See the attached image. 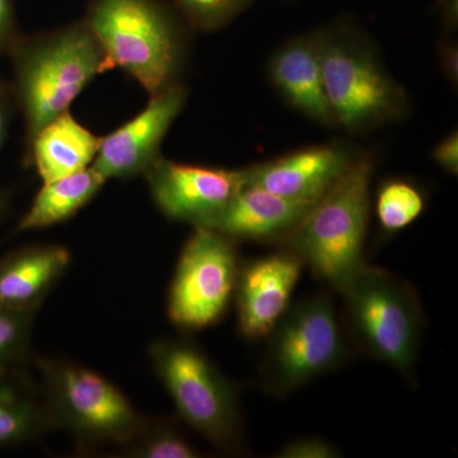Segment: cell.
<instances>
[{"label": "cell", "mask_w": 458, "mask_h": 458, "mask_svg": "<svg viewBox=\"0 0 458 458\" xmlns=\"http://www.w3.org/2000/svg\"><path fill=\"white\" fill-rule=\"evenodd\" d=\"M13 92L26 123V147L44 126L68 113L106 62L86 21L55 31L17 36L8 51Z\"/></svg>", "instance_id": "cell-1"}, {"label": "cell", "mask_w": 458, "mask_h": 458, "mask_svg": "<svg viewBox=\"0 0 458 458\" xmlns=\"http://www.w3.org/2000/svg\"><path fill=\"white\" fill-rule=\"evenodd\" d=\"M373 172L372 157L360 153L336 185L278 242L337 292L367 264L364 245L372 212Z\"/></svg>", "instance_id": "cell-2"}, {"label": "cell", "mask_w": 458, "mask_h": 458, "mask_svg": "<svg viewBox=\"0 0 458 458\" xmlns=\"http://www.w3.org/2000/svg\"><path fill=\"white\" fill-rule=\"evenodd\" d=\"M84 21L104 53L107 72L122 69L149 98L180 83L188 42L156 0H92Z\"/></svg>", "instance_id": "cell-3"}, {"label": "cell", "mask_w": 458, "mask_h": 458, "mask_svg": "<svg viewBox=\"0 0 458 458\" xmlns=\"http://www.w3.org/2000/svg\"><path fill=\"white\" fill-rule=\"evenodd\" d=\"M340 294L349 343L370 360L412 379L426 327L423 303L414 286L391 271L366 264Z\"/></svg>", "instance_id": "cell-4"}, {"label": "cell", "mask_w": 458, "mask_h": 458, "mask_svg": "<svg viewBox=\"0 0 458 458\" xmlns=\"http://www.w3.org/2000/svg\"><path fill=\"white\" fill-rule=\"evenodd\" d=\"M155 372L186 426L227 454L247 452L240 387L189 339L156 340L148 349Z\"/></svg>", "instance_id": "cell-5"}, {"label": "cell", "mask_w": 458, "mask_h": 458, "mask_svg": "<svg viewBox=\"0 0 458 458\" xmlns=\"http://www.w3.org/2000/svg\"><path fill=\"white\" fill-rule=\"evenodd\" d=\"M325 89L336 125L364 132L403 119L410 101L372 42L354 27L335 25L316 32Z\"/></svg>", "instance_id": "cell-6"}, {"label": "cell", "mask_w": 458, "mask_h": 458, "mask_svg": "<svg viewBox=\"0 0 458 458\" xmlns=\"http://www.w3.org/2000/svg\"><path fill=\"white\" fill-rule=\"evenodd\" d=\"M41 393L55 430L73 437L83 450H119L148 417L106 377L65 360L40 358Z\"/></svg>", "instance_id": "cell-7"}, {"label": "cell", "mask_w": 458, "mask_h": 458, "mask_svg": "<svg viewBox=\"0 0 458 458\" xmlns=\"http://www.w3.org/2000/svg\"><path fill=\"white\" fill-rule=\"evenodd\" d=\"M267 337L260 385L271 396H289L351 358V343L328 293L291 304Z\"/></svg>", "instance_id": "cell-8"}, {"label": "cell", "mask_w": 458, "mask_h": 458, "mask_svg": "<svg viewBox=\"0 0 458 458\" xmlns=\"http://www.w3.org/2000/svg\"><path fill=\"white\" fill-rule=\"evenodd\" d=\"M236 241L216 229L194 227L181 251L167 295V315L183 331L218 324L234 297Z\"/></svg>", "instance_id": "cell-9"}, {"label": "cell", "mask_w": 458, "mask_h": 458, "mask_svg": "<svg viewBox=\"0 0 458 458\" xmlns=\"http://www.w3.org/2000/svg\"><path fill=\"white\" fill-rule=\"evenodd\" d=\"M150 197L172 221L203 227L225 209L247 182L245 168L180 164L159 156L146 174Z\"/></svg>", "instance_id": "cell-10"}, {"label": "cell", "mask_w": 458, "mask_h": 458, "mask_svg": "<svg viewBox=\"0 0 458 458\" xmlns=\"http://www.w3.org/2000/svg\"><path fill=\"white\" fill-rule=\"evenodd\" d=\"M188 89L181 83L150 96L140 114L101 138L90 167L105 180H131L144 176L161 156V146L172 123L182 113Z\"/></svg>", "instance_id": "cell-11"}, {"label": "cell", "mask_w": 458, "mask_h": 458, "mask_svg": "<svg viewBox=\"0 0 458 458\" xmlns=\"http://www.w3.org/2000/svg\"><path fill=\"white\" fill-rule=\"evenodd\" d=\"M303 265L286 249L241 264L233 297L241 335L249 340L269 335L291 306Z\"/></svg>", "instance_id": "cell-12"}, {"label": "cell", "mask_w": 458, "mask_h": 458, "mask_svg": "<svg viewBox=\"0 0 458 458\" xmlns=\"http://www.w3.org/2000/svg\"><path fill=\"white\" fill-rule=\"evenodd\" d=\"M360 155L343 144L302 148L246 167V183L283 197L318 201L336 185Z\"/></svg>", "instance_id": "cell-13"}, {"label": "cell", "mask_w": 458, "mask_h": 458, "mask_svg": "<svg viewBox=\"0 0 458 458\" xmlns=\"http://www.w3.org/2000/svg\"><path fill=\"white\" fill-rule=\"evenodd\" d=\"M318 201L286 198L246 183L231 203L203 227L216 229L234 241L278 243Z\"/></svg>", "instance_id": "cell-14"}, {"label": "cell", "mask_w": 458, "mask_h": 458, "mask_svg": "<svg viewBox=\"0 0 458 458\" xmlns=\"http://www.w3.org/2000/svg\"><path fill=\"white\" fill-rule=\"evenodd\" d=\"M267 74L274 89L298 113L321 125H336L325 89L316 32L297 36L274 51Z\"/></svg>", "instance_id": "cell-15"}, {"label": "cell", "mask_w": 458, "mask_h": 458, "mask_svg": "<svg viewBox=\"0 0 458 458\" xmlns=\"http://www.w3.org/2000/svg\"><path fill=\"white\" fill-rule=\"evenodd\" d=\"M72 261L62 245L23 247L0 259V307L38 311Z\"/></svg>", "instance_id": "cell-16"}, {"label": "cell", "mask_w": 458, "mask_h": 458, "mask_svg": "<svg viewBox=\"0 0 458 458\" xmlns=\"http://www.w3.org/2000/svg\"><path fill=\"white\" fill-rule=\"evenodd\" d=\"M101 138L68 113L60 114L36 134L27 146V158L42 182L69 176L92 165Z\"/></svg>", "instance_id": "cell-17"}, {"label": "cell", "mask_w": 458, "mask_h": 458, "mask_svg": "<svg viewBox=\"0 0 458 458\" xmlns=\"http://www.w3.org/2000/svg\"><path fill=\"white\" fill-rule=\"evenodd\" d=\"M53 430L41 388L22 369L0 372V450L38 441Z\"/></svg>", "instance_id": "cell-18"}, {"label": "cell", "mask_w": 458, "mask_h": 458, "mask_svg": "<svg viewBox=\"0 0 458 458\" xmlns=\"http://www.w3.org/2000/svg\"><path fill=\"white\" fill-rule=\"evenodd\" d=\"M106 182L92 167L44 182L16 231H36L68 221L90 203Z\"/></svg>", "instance_id": "cell-19"}, {"label": "cell", "mask_w": 458, "mask_h": 458, "mask_svg": "<svg viewBox=\"0 0 458 458\" xmlns=\"http://www.w3.org/2000/svg\"><path fill=\"white\" fill-rule=\"evenodd\" d=\"M427 207L423 190L411 180L391 177L379 183L375 195L378 227L387 236L399 233L420 218Z\"/></svg>", "instance_id": "cell-20"}, {"label": "cell", "mask_w": 458, "mask_h": 458, "mask_svg": "<svg viewBox=\"0 0 458 458\" xmlns=\"http://www.w3.org/2000/svg\"><path fill=\"white\" fill-rule=\"evenodd\" d=\"M123 457L132 458H199V450L179 424L168 419H150L140 432L116 451Z\"/></svg>", "instance_id": "cell-21"}, {"label": "cell", "mask_w": 458, "mask_h": 458, "mask_svg": "<svg viewBox=\"0 0 458 458\" xmlns=\"http://www.w3.org/2000/svg\"><path fill=\"white\" fill-rule=\"evenodd\" d=\"M35 315L0 307V372L22 369L31 349Z\"/></svg>", "instance_id": "cell-22"}, {"label": "cell", "mask_w": 458, "mask_h": 458, "mask_svg": "<svg viewBox=\"0 0 458 458\" xmlns=\"http://www.w3.org/2000/svg\"><path fill=\"white\" fill-rule=\"evenodd\" d=\"M192 25L203 31H216L228 25L249 0H177Z\"/></svg>", "instance_id": "cell-23"}, {"label": "cell", "mask_w": 458, "mask_h": 458, "mask_svg": "<svg viewBox=\"0 0 458 458\" xmlns=\"http://www.w3.org/2000/svg\"><path fill=\"white\" fill-rule=\"evenodd\" d=\"M343 454L334 443L319 437H304L286 443L276 454L279 458H339Z\"/></svg>", "instance_id": "cell-24"}, {"label": "cell", "mask_w": 458, "mask_h": 458, "mask_svg": "<svg viewBox=\"0 0 458 458\" xmlns=\"http://www.w3.org/2000/svg\"><path fill=\"white\" fill-rule=\"evenodd\" d=\"M433 161L451 176L458 174V132L451 131L433 148Z\"/></svg>", "instance_id": "cell-25"}, {"label": "cell", "mask_w": 458, "mask_h": 458, "mask_svg": "<svg viewBox=\"0 0 458 458\" xmlns=\"http://www.w3.org/2000/svg\"><path fill=\"white\" fill-rule=\"evenodd\" d=\"M438 62L442 73L452 86L458 83V45L454 38H443L438 44Z\"/></svg>", "instance_id": "cell-26"}, {"label": "cell", "mask_w": 458, "mask_h": 458, "mask_svg": "<svg viewBox=\"0 0 458 458\" xmlns=\"http://www.w3.org/2000/svg\"><path fill=\"white\" fill-rule=\"evenodd\" d=\"M16 38L12 0H0V55L8 53Z\"/></svg>", "instance_id": "cell-27"}, {"label": "cell", "mask_w": 458, "mask_h": 458, "mask_svg": "<svg viewBox=\"0 0 458 458\" xmlns=\"http://www.w3.org/2000/svg\"><path fill=\"white\" fill-rule=\"evenodd\" d=\"M9 120V92L7 86L0 80V152H2L3 144H4L5 135H7ZM7 212V198L0 188V219Z\"/></svg>", "instance_id": "cell-28"}]
</instances>
